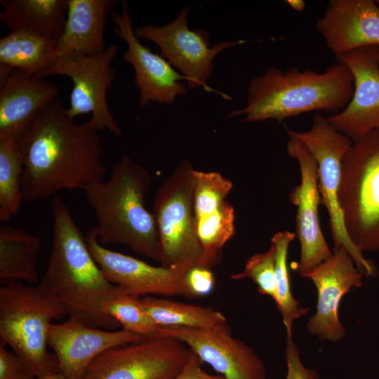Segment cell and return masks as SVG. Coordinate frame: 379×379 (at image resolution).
<instances>
[{
  "label": "cell",
  "instance_id": "obj_28",
  "mask_svg": "<svg viewBox=\"0 0 379 379\" xmlns=\"http://www.w3.org/2000/svg\"><path fill=\"white\" fill-rule=\"evenodd\" d=\"M295 237V233L283 231L276 233L271 239L276 255V305L281 314L287 338H292L294 321L306 314L310 310L309 307H302L291 292L287 258L290 244Z\"/></svg>",
  "mask_w": 379,
  "mask_h": 379
},
{
  "label": "cell",
  "instance_id": "obj_8",
  "mask_svg": "<svg viewBox=\"0 0 379 379\" xmlns=\"http://www.w3.org/2000/svg\"><path fill=\"white\" fill-rule=\"evenodd\" d=\"M287 133L302 142L317 161L321 203L328 214L334 247L344 246L363 275L375 277L378 272L374 263L364 257L347 234L338 199L343 160L353 142L318 113L314 115L309 130L296 131L287 128Z\"/></svg>",
  "mask_w": 379,
  "mask_h": 379
},
{
  "label": "cell",
  "instance_id": "obj_14",
  "mask_svg": "<svg viewBox=\"0 0 379 379\" xmlns=\"http://www.w3.org/2000/svg\"><path fill=\"white\" fill-rule=\"evenodd\" d=\"M335 57L350 70L353 93L345 107L327 120L355 142L379 129V46L360 48Z\"/></svg>",
  "mask_w": 379,
  "mask_h": 379
},
{
  "label": "cell",
  "instance_id": "obj_16",
  "mask_svg": "<svg viewBox=\"0 0 379 379\" xmlns=\"http://www.w3.org/2000/svg\"><path fill=\"white\" fill-rule=\"evenodd\" d=\"M363 276L348 251L340 246L303 277L312 281L317 292L316 312L306 324L310 334L333 343L343 338L345 329L338 317L339 305L352 288L362 286Z\"/></svg>",
  "mask_w": 379,
  "mask_h": 379
},
{
  "label": "cell",
  "instance_id": "obj_12",
  "mask_svg": "<svg viewBox=\"0 0 379 379\" xmlns=\"http://www.w3.org/2000/svg\"><path fill=\"white\" fill-rule=\"evenodd\" d=\"M287 153L295 159L300 171V182L289 193L290 201L296 206L295 236L300 244L298 273H307L331 256L321 231L319 207L321 196L318 188V167L314 157L296 138L288 135Z\"/></svg>",
  "mask_w": 379,
  "mask_h": 379
},
{
  "label": "cell",
  "instance_id": "obj_35",
  "mask_svg": "<svg viewBox=\"0 0 379 379\" xmlns=\"http://www.w3.org/2000/svg\"><path fill=\"white\" fill-rule=\"evenodd\" d=\"M202 361L190 349L187 360L181 371L172 379H224L220 375H211L202 368Z\"/></svg>",
  "mask_w": 379,
  "mask_h": 379
},
{
  "label": "cell",
  "instance_id": "obj_4",
  "mask_svg": "<svg viewBox=\"0 0 379 379\" xmlns=\"http://www.w3.org/2000/svg\"><path fill=\"white\" fill-rule=\"evenodd\" d=\"M151 182L149 172L124 155L113 165L107 180L83 191L95 215V228L102 245L121 244L160 262L157 223L145 204Z\"/></svg>",
  "mask_w": 379,
  "mask_h": 379
},
{
  "label": "cell",
  "instance_id": "obj_1",
  "mask_svg": "<svg viewBox=\"0 0 379 379\" xmlns=\"http://www.w3.org/2000/svg\"><path fill=\"white\" fill-rule=\"evenodd\" d=\"M89 120L75 124L58 98L38 113L18 142L23 160V200L53 197L104 180L102 142Z\"/></svg>",
  "mask_w": 379,
  "mask_h": 379
},
{
  "label": "cell",
  "instance_id": "obj_17",
  "mask_svg": "<svg viewBox=\"0 0 379 379\" xmlns=\"http://www.w3.org/2000/svg\"><path fill=\"white\" fill-rule=\"evenodd\" d=\"M162 331L183 342L224 379H266L262 360L231 331L175 326L162 327Z\"/></svg>",
  "mask_w": 379,
  "mask_h": 379
},
{
  "label": "cell",
  "instance_id": "obj_21",
  "mask_svg": "<svg viewBox=\"0 0 379 379\" xmlns=\"http://www.w3.org/2000/svg\"><path fill=\"white\" fill-rule=\"evenodd\" d=\"M117 4V0H67L66 22L57 40L58 58L105 51L107 18Z\"/></svg>",
  "mask_w": 379,
  "mask_h": 379
},
{
  "label": "cell",
  "instance_id": "obj_7",
  "mask_svg": "<svg viewBox=\"0 0 379 379\" xmlns=\"http://www.w3.org/2000/svg\"><path fill=\"white\" fill-rule=\"evenodd\" d=\"M194 169L182 160L159 187L153 201L161 248V266L187 272L200 265L194 211Z\"/></svg>",
  "mask_w": 379,
  "mask_h": 379
},
{
  "label": "cell",
  "instance_id": "obj_13",
  "mask_svg": "<svg viewBox=\"0 0 379 379\" xmlns=\"http://www.w3.org/2000/svg\"><path fill=\"white\" fill-rule=\"evenodd\" d=\"M85 239L107 279L128 295L135 298L182 295L192 299L185 281L187 272L151 265L108 249L99 242L95 227L88 230Z\"/></svg>",
  "mask_w": 379,
  "mask_h": 379
},
{
  "label": "cell",
  "instance_id": "obj_18",
  "mask_svg": "<svg viewBox=\"0 0 379 379\" xmlns=\"http://www.w3.org/2000/svg\"><path fill=\"white\" fill-rule=\"evenodd\" d=\"M143 338L124 328H94L68 319L52 324L48 344L54 351L59 372L65 379H83L91 364L103 352Z\"/></svg>",
  "mask_w": 379,
  "mask_h": 379
},
{
  "label": "cell",
  "instance_id": "obj_24",
  "mask_svg": "<svg viewBox=\"0 0 379 379\" xmlns=\"http://www.w3.org/2000/svg\"><path fill=\"white\" fill-rule=\"evenodd\" d=\"M58 59L57 41L37 33L12 30L0 39V63L37 77Z\"/></svg>",
  "mask_w": 379,
  "mask_h": 379
},
{
  "label": "cell",
  "instance_id": "obj_15",
  "mask_svg": "<svg viewBox=\"0 0 379 379\" xmlns=\"http://www.w3.org/2000/svg\"><path fill=\"white\" fill-rule=\"evenodd\" d=\"M121 2V12H112L111 18L115 34L128 47L123 60L135 71L134 81L140 90L138 107L143 108L150 102L171 104L178 95L187 93L182 82L186 78L166 59L140 42L133 28L128 4L124 0Z\"/></svg>",
  "mask_w": 379,
  "mask_h": 379
},
{
  "label": "cell",
  "instance_id": "obj_26",
  "mask_svg": "<svg viewBox=\"0 0 379 379\" xmlns=\"http://www.w3.org/2000/svg\"><path fill=\"white\" fill-rule=\"evenodd\" d=\"M195 219L202 248L199 266L211 268L218 262L223 246L234 235V208L226 201L220 207Z\"/></svg>",
  "mask_w": 379,
  "mask_h": 379
},
{
  "label": "cell",
  "instance_id": "obj_25",
  "mask_svg": "<svg viewBox=\"0 0 379 379\" xmlns=\"http://www.w3.org/2000/svg\"><path fill=\"white\" fill-rule=\"evenodd\" d=\"M138 303L161 327L231 331L223 314L210 307L187 304L157 296L138 298Z\"/></svg>",
  "mask_w": 379,
  "mask_h": 379
},
{
  "label": "cell",
  "instance_id": "obj_22",
  "mask_svg": "<svg viewBox=\"0 0 379 379\" xmlns=\"http://www.w3.org/2000/svg\"><path fill=\"white\" fill-rule=\"evenodd\" d=\"M41 246L39 236L3 223L0 227L1 285L16 282L32 285L37 283V262Z\"/></svg>",
  "mask_w": 379,
  "mask_h": 379
},
{
  "label": "cell",
  "instance_id": "obj_20",
  "mask_svg": "<svg viewBox=\"0 0 379 379\" xmlns=\"http://www.w3.org/2000/svg\"><path fill=\"white\" fill-rule=\"evenodd\" d=\"M316 28L335 55L379 46V6L373 0H331Z\"/></svg>",
  "mask_w": 379,
  "mask_h": 379
},
{
  "label": "cell",
  "instance_id": "obj_19",
  "mask_svg": "<svg viewBox=\"0 0 379 379\" xmlns=\"http://www.w3.org/2000/svg\"><path fill=\"white\" fill-rule=\"evenodd\" d=\"M59 92V87L45 78L1 64L0 138L18 142L39 111L58 98Z\"/></svg>",
  "mask_w": 379,
  "mask_h": 379
},
{
  "label": "cell",
  "instance_id": "obj_11",
  "mask_svg": "<svg viewBox=\"0 0 379 379\" xmlns=\"http://www.w3.org/2000/svg\"><path fill=\"white\" fill-rule=\"evenodd\" d=\"M190 7L185 8L171 23L164 26L145 25L134 29L139 39L149 40L160 48L161 56L186 78L189 88H211L213 60L221 51L243 41H221L210 47L208 34L201 28L191 30L187 25Z\"/></svg>",
  "mask_w": 379,
  "mask_h": 379
},
{
  "label": "cell",
  "instance_id": "obj_36",
  "mask_svg": "<svg viewBox=\"0 0 379 379\" xmlns=\"http://www.w3.org/2000/svg\"><path fill=\"white\" fill-rule=\"evenodd\" d=\"M286 3L296 11H302L305 7V3L303 0H287Z\"/></svg>",
  "mask_w": 379,
  "mask_h": 379
},
{
  "label": "cell",
  "instance_id": "obj_34",
  "mask_svg": "<svg viewBox=\"0 0 379 379\" xmlns=\"http://www.w3.org/2000/svg\"><path fill=\"white\" fill-rule=\"evenodd\" d=\"M285 360L287 373L285 379H319L317 373L302 363L299 350L292 338H286Z\"/></svg>",
  "mask_w": 379,
  "mask_h": 379
},
{
  "label": "cell",
  "instance_id": "obj_29",
  "mask_svg": "<svg viewBox=\"0 0 379 379\" xmlns=\"http://www.w3.org/2000/svg\"><path fill=\"white\" fill-rule=\"evenodd\" d=\"M138 299L122 290L102 305V311L122 328L145 338L164 336L162 327L140 307Z\"/></svg>",
  "mask_w": 379,
  "mask_h": 379
},
{
  "label": "cell",
  "instance_id": "obj_10",
  "mask_svg": "<svg viewBox=\"0 0 379 379\" xmlns=\"http://www.w3.org/2000/svg\"><path fill=\"white\" fill-rule=\"evenodd\" d=\"M189 353L183 342L171 336L143 338L103 352L83 379H172Z\"/></svg>",
  "mask_w": 379,
  "mask_h": 379
},
{
  "label": "cell",
  "instance_id": "obj_27",
  "mask_svg": "<svg viewBox=\"0 0 379 379\" xmlns=\"http://www.w3.org/2000/svg\"><path fill=\"white\" fill-rule=\"evenodd\" d=\"M23 160L15 140L0 138V220L7 223L23 200Z\"/></svg>",
  "mask_w": 379,
  "mask_h": 379
},
{
  "label": "cell",
  "instance_id": "obj_33",
  "mask_svg": "<svg viewBox=\"0 0 379 379\" xmlns=\"http://www.w3.org/2000/svg\"><path fill=\"white\" fill-rule=\"evenodd\" d=\"M185 281L192 299H194L212 292L215 277L210 268L197 265L185 273Z\"/></svg>",
  "mask_w": 379,
  "mask_h": 379
},
{
  "label": "cell",
  "instance_id": "obj_31",
  "mask_svg": "<svg viewBox=\"0 0 379 379\" xmlns=\"http://www.w3.org/2000/svg\"><path fill=\"white\" fill-rule=\"evenodd\" d=\"M275 266V248L271 244L267 251L250 257L246 262L244 270L232 274L230 278L234 280L251 279L257 285L259 293L270 296L276 304L277 292Z\"/></svg>",
  "mask_w": 379,
  "mask_h": 379
},
{
  "label": "cell",
  "instance_id": "obj_37",
  "mask_svg": "<svg viewBox=\"0 0 379 379\" xmlns=\"http://www.w3.org/2000/svg\"><path fill=\"white\" fill-rule=\"evenodd\" d=\"M39 379H65L64 375L59 371L50 373Z\"/></svg>",
  "mask_w": 379,
  "mask_h": 379
},
{
  "label": "cell",
  "instance_id": "obj_32",
  "mask_svg": "<svg viewBox=\"0 0 379 379\" xmlns=\"http://www.w3.org/2000/svg\"><path fill=\"white\" fill-rule=\"evenodd\" d=\"M0 379H36L26 364L1 342Z\"/></svg>",
  "mask_w": 379,
  "mask_h": 379
},
{
  "label": "cell",
  "instance_id": "obj_6",
  "mask_svg": "<svg viewBox=\"0 0 379 379\" xmlns=\"http://www.w3.org/2000/svg\"><path fill=\"white\" fill-rule=\"evenodd\" d=\"M338 199L347 234L361 252L379 251V129L353 142L342 164Z\"/></svg>",
  "mask_w": 379,
  "mask_h": 379
},
{
  "label": "cell",
  "instance_id": "obj_3",
  "mask_svg": "<svg viewBox=\"0 0 379 379\" xmlns=\"http://www.w3.org/2000/svg\"><path fill=\"white\" fill-rule=\"evenodd\" d=\"M352 93V74L339 62L321 73L272 67L252 77L245 106L231 112L227 118L242 116L246 121L274 119L280 123L314 111L339 112Z\"/></svg>",
  "mask_w": 379,
  "mask_h": 379
},
{
  "label": "cell",
  "instance_id": "obj_30",
  "mask_svg": "<svg viewBox=\"0 0 379 379\" xmlns=\"http://www.w3.org/2000/svg\"><path fill=\"white\" fill-rule=\"evenodd\" d=\"M194 215H200L217 208L227 201L232 189V182L215 171L194 170Z\"/></svg>",
  "mask_w": 379,
  "mask_h": 379
},
{
  "label": "cell",
  "instance_id": "obj_2",
  "mask_svg": "<svg viewBox=\"0 0 379 379\" xmlns=\"http://www.w3.org/2000/svg\"><path fill=\"white\" fill-rule=\"evenodd\" d=\"M52 244L39 288L55 301L69 319L115 330L119 324L102 311V305L121 291L109 282L93 258L85 236L62 198H52Z\"/></svg>",
  "mask_w": 379,
  "mask_h": 379
},
{
  "label": "cell",
  "instance_id": "obj_23",
  "mask_svg": "<svg viewBox=\"0 0 379 379\" xmlns=\"http://www.w3.org/2000/svg\"><path fill=\"white\" fill-rule=\"evenodd\" d=\"M0 21L12 30H25L58 40L67 19V0H1Z\"/></svg>",
  "mask_w": 379,
  "mask_h": 379
},
{
  "label": "cell",
  "instance_id": "obj_9",
  "mask_svg": "<svg viewBox=\"0 0 379 379\" xmlns=\"http://www.w3.org/2000/svg\"><path fill=\"white\" fill-rule=\"evenodd\" d=\"M117 52L118 46L113 44L98 55L60 58L39 78L53 75L69 77L73 86L69 106L65 109L66 115L73 120L78 116L91 113L89 121L95 130L107 129L120 136L121 131L107 101V92L115 80L112 65Z\"/></svg>",
  "mask_w": 379,
  "mask_h": 379
},
{
  "label": "cell",
  "instance_id": "obj_5",
  "mask_svg": "<svg viewBox=\"0 0 379 379\" xmlns=\"http://www.w3.org/2000/svg\"><path fill=\"white\" fill-rule=\"evenodd\" d=\"M65 315L55 301L36 286L16 282L0 287V338L29 368L36 379L59 371L48 352L52 321Z\"/></svg>",
  "mask_w": 379,
  "mask_h": 379
}]
</instances>
